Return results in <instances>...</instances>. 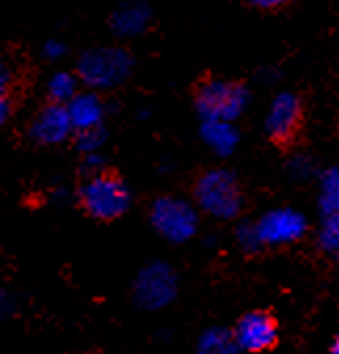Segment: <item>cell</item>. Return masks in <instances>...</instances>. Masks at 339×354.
<instances>
[{
    "label": "cell",
    "instance_id": "obj_1",
    "mask_svg": "<svg viewBox=\"0 0 339 354\" xmlns=\"http://www.w3.org/2000/svg\"><path fill=\"white\" fill-rule=\"evenodd\" d=\"M133 196L122 177L110 169L84 177L78 188V205L99 221H114L131 209Z\"/></svg>",
    "mask_w": 339,
    "mask_h": 354
},
{
    "label": "cell",
    "instance_id": "obj_2",
    "mask_svg": "<svg viewBox=\"0 0 339 354\" xmlns=\"http://www.w3.org/2000/svg\"><path fill=\"white\" fill-rule=\"evenodd\" d=\"M89 91H110L133 72V55L122 47H93L80 53L74 70Z\"/></svg>",
    "mask_w": 339,
    "mask_h": 354
},
{
    "label": "cell",
    "instance_id": "obj_3",
    "mask_svg": "<svg viewBox=\"0 0 339 354\" xmlns=\"http://www.w3.org/2000/svg\"><path fill=\"white\" fill-rule=\"evenodd\" d=\"M251 104V93L242 82L226 78L204 80L194 95L196 112L202 120L234 122L244 114Z\"/></svg>",
    "mask_w": 339,
    "mask_h": 354
},
{
    "label": "cell",
    "instance_id": "obj_4",
    "mask_svg": "<svg viewBox=\"0 0 339 354\" xmlns=\"http://www.w3.org/2000/svg\"><path fill=\"white\" fill-rule=\"evenodd\" d=\"M194 201L200 211L215 219H232L242 209V192L236 175L228 169H209L194 184Z\"/></svg>",
    "mask_w": 339,
    "mask_h": 354
},
{
    "label": "cell",
    "instance_id": "obj_5",
    "mask_svg": "<svg viewBox=\"0 0 339 354\" xmlns=\"http://www.w3.org/2000/svg\"><path fill=\"white\" fill-rule=\"evenodd\" d=\"M150 221L162 239L171 243H186L198 230V211L184 198L160 196L152 203Z\"/></svg>",
    "mask_w": 339,
    "mask_h": 354
},
{
    "label": "cell",
    "instance_id": "obj_6",
    "mask_svg": "<svg viewBox=\"0 0 339 354\" xmlns=\"http://www.w3.org/2000/svg\"><path fill=\"white\" fill-rule=\"evenodd\" d=\"M36 80V66L19 42H0V95L23 104Z\"/></svg>",
    "mask_w": 339,
    "mask_h": 354
},
{
    "label": "cell",
    "instance_id": "obj_7",
    "mask_svg": "<svg viewBox=\"0 0 339 354\" xmlns=\"http://www.w3.org/2000/svg\"><path fill=\"white\" fill-rule=\"evenodd\" d=\"M177 297V274L168 263L152 261L137 272L133 299L144 310L166 308Z\"/></svg>",
    "mask_w": 339,
    "mask_h": 354
},
{
    "label": "cell",
    "instance_id": "obj_8",
    "mask_svg": "<svg viewBox=\"0 0 339 354\" xmlns=\"http://www.w3.org/2000/svg\"><path fill=\"white\" fill-rule=\"evenodd\" d=\"M28 138L36 146L51 148L74 138V124L68 106L45 102L28 122Z\"/></svg>",
    "mask_w": 339,
    "mask_h": 354
},
{
    "label": "cell",
    "instance_id": "obj_9",
    "mask_svg": "<svg viewBox=\"0 0 339 354\" xmlns=\"http://www.w3.org/2000/svg\"><path fill=\"white\" fill-rule=\"evenodd\" d=\"M255 230L262 241V247H282L304 239L308 224L300 211L282 207L268 211L255 224Z\"/></svg>",
    "mask_w": 339,
    "mask_h": 354
},
{
    "label": "cell",
    "instance_id": "obj_10",
    "mask_svg": "<svg viewBox=\"0 0 339 354\" xmlns=\"http://www.w3.org/2000/svg\"><path fill=\"white\" fill-rule=\"evenodd\" d=\"M232 335L242 352H266L278 342V323L266 310H251L238 319Z\"/></svg>",
    "mask_w": 339,
    "mask_h": 354
},
{
    "label": "cell",
    "instance_id": "obj_11",
    "mask_svg": "<svg viewBox=\"0 0 339 354\" xmlns=\"http://www.w3.org/2000/svg\"><path fill=\"white\" fill-rule=\"evenodd\" d=\"M302 120H304L302 100L291 91H282L270 102V108L266 112V133L272 142L287 144L298 136Z\"/></svg>",
    "mask_w": 339,
    "mask_h": 354
},
{
    "label": "cell",
    "instance_id": "obj_12",
    "mask_svg": "<svg viewBox=\"0 0 339 354\" xmlns=\"http://www.w3.org/2000/svg\"><path fill=\"white\" fill-rule=\"evenodd\" d=\"M68 112H70V118L74 124V133H78V131L104 127L108 106H106L101 93L82 88V91L68 104Z\"/></svg>",
    "mask_w": 339,
    "mask_h": 354
},
{
    "label": "cell",
    "instance_id": "obj_13",
    "mask_svg": "<svg viewBox=\"0 0 339 354\" xmlns=\"http://www.w3.org/2000/svg\"><path fill=\"white\" fill-rule=\"evenodd\" d=\"M150 24H152V9L144 0H129V3L120 5L110 17L112 32L120 38L142 36L150 28Z\"/></svg>",
    "mask_w": 339,
    "mask_h": 354
},
{
    "label": "cell",
    "instance_id": "obj_14",
    "mask_svg": "<svg viewBox=\"0 0 339 354\" xmlns=\"http://www.w3.org/2000/svg\"><path fill=\"white\" fill-rule=\"evenodd\" d=\"M200 138L204 146L209 150H213L217 156H230L240 142L238 129L234 127V122H226V120H202Z\"/></svg>",
    "mask_w": 339,
    "mask_h": 354
},
{
    "label": "cell",
    "instance_id": "obj_15",
    "mask_svg": "<svg viewBox=\"0 0 339 354\" xmlns=\"http://www.w3.org/2000/svg\"><path fill=\"white\" fill-rule=\"evenodd\" d=\"M82 82L78 78L76 72L70 70H59L55 72L45 88V102H53V104H61L68 106L80 91H82Z\"/></svg>",
    "mask_w": 339,
    "mask_h": 354
},
{
    "label": "cell",
    "instance_id": "obj_16",
    "mask_svg": "<svg viewBox=\"0 0 339 354\" xmlns=\"http://www.w3.org/2000/svg\"><path fill=\"white\" fill-rule=\"evenodd\" d=\"M318 207L322 217L339 215V167H331L320 175Z\"/></svg>",
    "mask_w": 339,
    "mask_h": 354
},
{
    "label": "cell",
    "instance_id": "obj_17",
    "mask_svg": "<svg viewBox=\"0 0 339 354\" xmlns=\"http://www.w3.org/2000/svg\"><path fill=\"white\" fill-rule=\"evenodd\" d=\"M196 354H242L234 335L226 329H209L196 346Z\"/></svg>",
    "mask_w": 339,
    "mask_h": 354
},
{
    "label": "cell",
    "instance_id": "obj_18",
    "mask_svg": "<svg viewBox=\"0 0 339 354\" xmlns=\"http://www.w3.org/2000/svg\"><path fill=\"white\" fill-rule=\"evenodd\" d=\"M318 245L322 251H327L339 259V215L322 217L320 232H318Z\"/></svg>",
    "mask_w": 339,
    "mask_h": 354
},
{
    "label": "cell",
    "instance_id": "obj_19",
    "mask_svg": "<svg viewBox=\"0 0 339 354\" xmlns=\"http://www.w3.org/2000/svg\"><path fill=\"white\" fill-rule=\"evenodd\" d=\"M72 142H74V148L82 156L99 152L101 146L106 144V129L99 127V129H89V131H78V133H74Z\"/></svg>",
    "mask_w": 339,
    "mask_h": 354
},
{
    "label": "cell",
    "instance_id": "obj_20",
    "mask_svg": "<svg viewBox=\"0 0 339 354\" xmlns=\"http://www.w3.org/2000/svg\"><path fill=\"white\" fill-rule=\"evenodd\" d=\"M236 241L242 247V251H246V253H253V251L262 249V241L258 236L255 224H244V226H240L236 230Z\"/></svg>",
    "mask_w": 339,
    "mask_h": 354
},
{
    "label": "cell",
    "instance_id": "obj_21",
    "mask_svg": "<svg viewBox=\"0 0 339 354\" xmlns=\"http://www.w3.org/2000/svg\"><path fill=\"white\" fill-rule=\"evenodd\" d=\"M312 169H314L312 158H308L304 154H295L289 158V171L293 177H298V180H308L312 175Z\"/></svg>",
    "mask_w": 339,
    "mask_h": 354
},
{
    "label": "cell",
    "instance_id": "obj_22",
    "mask_svg": "<svg viewBox=\"0 0 339 354\" xmlns=\"http://www.w3.org/2000/svg\"><path fill=\"white\" fill-rule=\"evenodd\" d=\"M19 108H21V104H17L15 100L0 95V127H5V124L15 116V112H17Z\"/></svg>",
    "mask_w": 339,
    "mask_h": 354
},
{
    "label": "cell",
    "instance_id": "obj_23",
    "mask_svg": "<svg viewBox=\"0 0 339 354\" xmlns=\"http://www.w3.org/2000/svg\"><path fill=\"white\" fill-rule=\"evenodd\" d=\"M249 7H255V9H262V11H274V9H280L284 5H289L291 0H242Z\"/></svg>",
    "mask_w": 339,
    "mask_h": 354
},
{
    "label": "cell",
    "instance_id": "obj_24",
    "mask_svg": "<svg viewBox=\"0 0 339 354\" xmlns=\"http://www.w3.org/2000/svg\"><path fill=\"white\" fill-rule=\"evenodd\" d=\"M13 308H15V299L9 291L5 289H0V319H5L13 313Z\"/></svg>",
    "mask_w": 339,
    "mask_h": 354
},
{
    "label": "cell",
    "instance_id": "obj_25",
    "mask_svg": "<svg viewBox=\"0 0 339 354\" xmlns=\"http://www.w3.org/2000/svg\"><path fill=\"white\" fill-rule=\"evenodd\" d=\"M45 53H47V57H51V59L61 57V55L66 53L64 42H55V40H51V42L47 44V47H45Z\"/></svg>",
    "mask_w": 339,
    "mask_h": 354
},
{
    "label": "cell",
    "instance_id": "obj_26",
    "mask_svg": "<svg viewBox=\"0 0 339 354\" xmlns=\"http://www.w3.org/2000/svg\"><path fill=\"white\" fill-rule=\"evenodd\" d=\"M329 354H339V333L335 335V339H333V344H331V350H329Z\"/></svg>",
    "mask_w": 339,
    "mask_h": 354
}]
</instances>
